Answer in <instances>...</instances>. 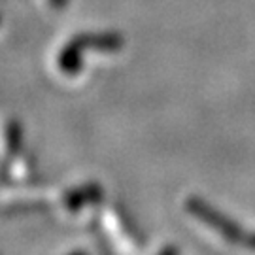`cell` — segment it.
Instances as JSON below:
<instances>
[{
	"label": "cell",
	"mask_w": 255,
	"mask_h": 255,
	"mask_svg": "<svg viewBox=\"0 0 255 255\" xmlns=\"http://www.w3.org/2000/svg\"><path fill=\"white\" fill-rule=\"evenodd\" d=\"M185 210L191 214L195 219L202 221L206 227L212 231H216L218 235L225 238L231 244H244V231L238 225L235 219H231L227 214L219 212L218 208H214L210 202H206L201 197H189L185 201Z\"/></svg>",
	"instance_id": "1"
},
{
	"label": "cell",
	"mask_w": 255,
	"mask_h": 255,
	"mask_svg": "<svg viewBox=\"0 0 255 255\" xmlns=\"http://www.w3.org/2000/svg\"><path fill=\"white\" fill-rule=\"evenodd\" d=\"M102 199V189L101 185H95V183H87L83 187H78L70 191L66 197H64V204L70 210H80L83 208L85 204H91V202H97Z\"/></svg>",
	"instance_id": "2"
},
{
	"label": "cell",
	"mask_w": 255,
	"mask_h": 255,
	"mask_svg": "<svg viewBox=\"0 0 255 255\" xmlns=\"http://www.w3.org/2000/svg\"><path fill=\"white\" fill-rule=\"evenodd\" d=\"M8 151H9V157H15L19 155L21 151V147H23V134H21V130H19L17 125H11L8 130Z\"/></svg>",
	"instance_id": "3"
},
{
	"label": "cell",
	"mask_w": 255,
	"mask_h": 255,
	"mask_svg": "<svg viewBox=\"0 0 255 255\" xmlns=\"http://www.w3.org/2000/svg\"><path fill=\"white\" fill-rule=\"evenodd\" d=\"M159 255H180V248L178 246H166L159 252Z\"/></svg>",
	"instance_id": "4"
},
{
	"label": "cell",
	"mask_w": 255,
	"mask_h": 255,
	"mask_svg": "<svg viewBox=\"0 0 255 255\" xmlns=\"http://www.w3.org/2000/svg\"><path fill=\"white\" fill-rule=\"evenodd\" d=\"M244 246L255 252V233H252V235H246V238H244Z\"/></svg>",
	"instance_id": "5"
},
{
	"label": "cell",
	"mask_w": 255,
	"mask_h": 255,
	"mask_svg": "<svg viewBox=\"0 0 255 255\" xmlns=\"http://www.w3.org/2000/svg\"><path fill=\"white\" fill-rule=\"evenodd\" d=\"M70 255H87L85 252H74V254H70Z\"/></svg>",
	"instance_id": "6"
}]
</instances>
